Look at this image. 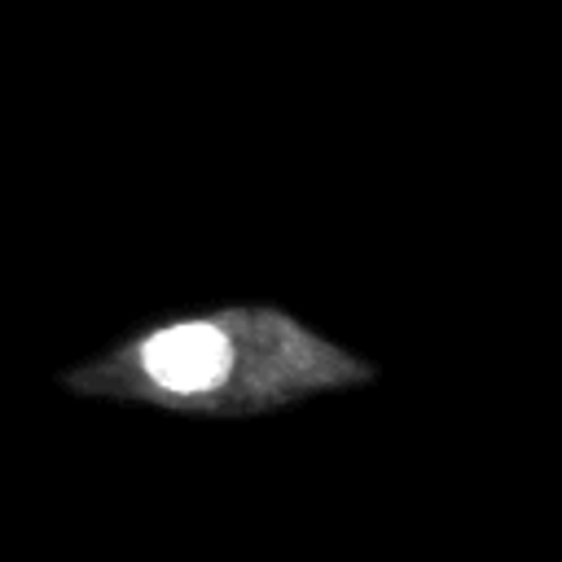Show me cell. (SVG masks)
<instances>
[{
  "instance_id": "1",
  "label": "cell",
  "mask_w": 562,
  "mask_h": 562,
  "mask_svg": "<svg viewBox=\"0 0 562 562\" xmlns=\"http://www.w3.org/2000/svg\"><path fill=\"white\" fill-rule=\"evenodd\" d=\"M378 378L360 351L277 303H228L127 334L79 360L61 386L83 400L149 404L189 417H255Z\"/></svg>"
}]
</instances>
